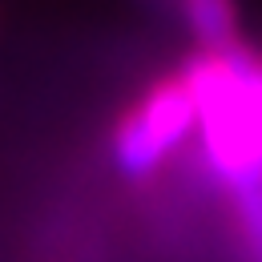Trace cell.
Instances as JSON below:
<instances>
[{
  "instance_id": "1",
  "label": "cell",
  "mask_w": 262,
  "mask_h": 262,
  "mask_svg": "<svg viewBox=\"0 0 262 262\" xmlns=\"http://www.w3.org/2000/svg\"><path fill=\"white\" fill-rule=\"evenodd\" d=\"M206 162L230 190L262 182V53L246 40L182 65Z\"/></svg>"
},
{
  "instance_id": "3",
  "label": "cell",
  "mask_w": 262,
  "mask_h": 262,
  "mask_svg": "<svg viewBox=\"0 0 262 262\" xmlns=\"http://www.w3.org/2000/svg\"><path fill=\"white\" fill-rule=\"evenodd\" d=\"M173 16L194 36L198 53H218L242 40L238 0H173Z\"/></svg>"
},
{
  "instance_id": "4",
  "label": "cell",
  "mask_w": 262,
  "mask_h": 262,
  "mask_svg": "<svg viewBox=\"0 0 262 262\" xmlns=\"http://www.w3.org/2000/svg\"><path fill=\"white\" fill-rule=\"evenodd\" d=\"M234 202H238V226H242L246 254L262 262V182L234 190Z\"/></svg>"
},
{
  "instance_id": "2",
  "label": "cell",
  "mask_w": 262,
  "mask_h": 262,
  "mask_svg": "<svg viewBox=\"0 0 262 262\" xmlns=\"http://www.w3.org/2000/svg\"><path fill=\"white\" fill-rule=\"evenodd\" d=\"M198 129V109L182 73L154 81L113 125V162L125 178H154L162 162Z\"/></svg>"
},
{
  "instance_id": "5",
  "label": "cell",
  "mask_w": 262,
  "mask_h": 262,
  "mask_svg": "<svg viewBox=\"0 0 262 262\" xmlns=\"http://www.w3.org/2000/svg\"><path fill=\"white\" fill-rule=\"evenodd\" d=\"M145 4H154L158 12H169V16H173V0H145Z\"/></svg>"
}]
</instances>
